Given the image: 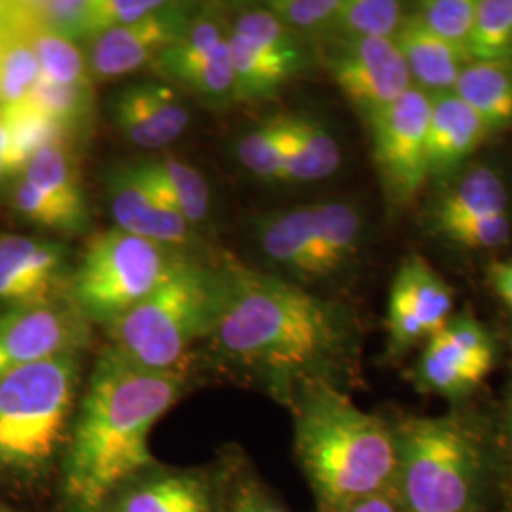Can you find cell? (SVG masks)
<instances>
[{"mask_svg": "<svg viewBox=\"0 0 512 512\" xmlns=\"http://www.w3.org/2000/svg\"><path fill=\"white\" fill-rule=\"evenodd\" d=\"M209 338L283 403L311 382L340 385L359 348L349 308L241 264H230V293Z\"/></svg>", "mask_w": 512, "mask_h": 512, "instance_id": "6da1fadb", "label": "cell"}, {"mask_svg": "<svg viewBox=\"0 0 512 512\" xmlns=\"http://www.w3.org/2000/svg\"><path fill=\"white\" fill-rule=\"evenodd\" d=\"M183 389L181 370H145L110 348L99 357L63 459V488L76 511L101 512L120 486L154 465L150 431Z\"/></svg>", "mask_w": 512, "mask_h": 512, "instance_id": "7a4b0ae2", "label": "cell"}, {"mask_svg": "<svg viewBox=\"0 0 512 512\" xmlns=\"http://www.w3.org/2000/svg\"><path fill=\"white\" fill-rule=\"evenodd\" d=\"M289 404L296 456L321 511L393 495L397 437L384 420L361 410L340 385L330 382L302 385Z\"/></svg>", "mask_w": 512, "mask_h": 512, "instance_id": "3957f363", "label": "cell"}, {"mask_svg": "<svg viewBox=\"0 0 512 512\" xmlns=\"http://www.w3.org/2000/svg\"><path fill=\"white\" fill-rule=\"evenodd\" d=\"M228 293L230 262L211 266L186 255L154 293L107 327L110 349L145 370H181L190 346L217 327Z\"/></svg>", "mask_w": 512, "mask_h": 512, "instance_id": "277c9868", "label": "cell"}, {"mask_svg": "<svg viewBox=\"0 0 512 512\" xmlns=\"http://www.w3.org/2000/svg\"><path fill=\"white\" fill-rule=\"evenodd\" d=\"M393 497L404 512H475L484 452L458 416L408 418L397 429Z\"/></svg>", "mask_w": 512, "mask_h": 512, "instance_id": "5b68a950", "label": "cell"}, {"mask_svg": "<svg viewBox=\"0 0 512 512\" xmlns=\"http://www.w3.org/2000/svg\"><path fill=\"white\" fill-rule=\"evenodd\" d=\"M80 372V353H63L0 378V471L48 467L67 433Z\"/></svg>", "mask_w": 512, "mask_h": 512, "instance_id": "8992f818", "label": "cell"}, {"mask_svg": "<svg viewBox=\"0 0 512 512\" xmlns=\"http://www.w3.org/2000/svg\"><path fill=\"white\" fill-rule=\"evenodd\" d=\"M186 255L116 226L101 232L88 243L71 279L74 308L110 327L154 293Z\"/></svg>", "mask_w": 512, "mask_h": 512, "instance_id": "52a82bcc", "label": "cell"}, {"mask_svg": "<svg viewBox=\"0 0 512 512\" xmlns=\"http://www.w3.org/2000/svg\"><path fill=\"white\" fill-rule=\"evenodd\" d=\"M431 107L433 97L412 88L366 120L380 183L395 205L412 202L431 177L427 152Z\"/></svg>", "mask_w": 512, "mask_h": 512, "instance_id": "ba28073f", "label": "cell"}, {"mask_svg": "<svg viewBox=\"0 0 512 512\" xmlns=\"http://www.w3.org/2000/svg\"><path fill=\"white\" fill-rule=\"evenodd\" d=\"M230 29L232 23L219 8H198L183 37L156 59L152 69L165 82L179 84L211 105L236 101Z\"/></svg>", "mask_w": 512, "mask_h": 512, "instance_id": "9c48e42d", "label": "cell"}, {"mask_svg": "<svg viewBox=\"0 0 512 512\" xmlns=\"http://www.w3.org/2000/svg\"><path fill=\"white\" fill-rule=\"evenodd\" d=\"M323 59L338 90L365 120L414 88L403 54L389 38H329Z\"/></svg>", "mask_w": 512, "mask_h": 512, "instance_id": "30bf717a", "label": "cell"}, {"mask_svg": "<svg viewBox=\"0 0 512 512\" xmlns=\"http://www.w3.org/2000/svg\"><path fill=\"white\" fill-rule=\"evenodd\" d=\"M198 8L192 2H165L148 18L110 29L86 42L84 52L93 82L118 80L154 65L167 48L183 37Z\"/></svg>", "mask_w": 512, "mask_h": 512, "instance_id": "8fae6325", "label": "cell"}, {"mask_svg": "<svg viewBox=\"0 0 512 512\" xmlns=\"http://www.w3.org/2000/svg\"><path fill=\"white\" fill-rule=\"evenodd\" d=\"M90 340V321L57 300L12 308L0 315V378L63 353H80Z\"/></svg>", "mask_w": 512, "mask_h": 512, "instance_id": "7c38bea8", "label": "cell"}, {"mask_svg": "<svg viewBox=\"0 0 512 512\" xmlns=\"http://www.w3.org/2000/svg\"><path fill=\"white\" fill-rule=\"evenodd\" d=\"M494 365L488 332L469 315L450 317L429 338L418 363V382L444 397H461L484 380Z\"/></svg>", "mask_w": 512, "mask_h": 512, "instance_id": "4fadbf2b", "label": "cell"}, {"mask_svg": "<svg viewBox=\"0 0 512 512\" xmlns=\"http://www.w3.org/2000/svg\"><path fill=\"white\" fill-rule=\"evenodd\" d=\"M105 181L118 230L175 249L190 243L192 224L148 177L141 162L110 169Z\"/></svg>", "mask_w": 512, "mask_h": 512, "instance_id": "5bb4252c", "label": "cell"}, {"mask_svg": "<svg viewBox=\"0 0 512 512\" xmlns=\"http://www.w3.org/2000/svg\"><path fill=\"white\" fill-rule=\"evenodd\" d=\"M454 310V291L446 279L418 255L408 256L393 279L387 329L395 351L439 332Z\"/></svg>", "mask_w": 512, "mask_h": 512, "instance_id": "9a60e30c", "label": "cell"}, {"mask_svg": "<svg viewBox=\"0 0 512 512\" xmlns=\"http://www.w3.org/2000/svg\"><path fill=\"white\" fill-rule=\"evenodd\" d=\"M110 122L133 147L160 150L190 126V110L165 80H141L122 86L109 101Z\"/></svg>", "mask_w": 512, "mask_h": 512, "instance_id": "2e32d148", "label": "cell"}, {"mask_svg": "<svg viewBox=\"0 0 512 512\" xmlns=\"http://www.w3.org/2000/svg\"><path fill=\"white\" fill-rule=\"evenodd\" d=\"M219 482L202 469L152 465L120 486L101 512H226Z\"/></svg>", "mask_w": 512, "mask_h": 512, "instance_id": "e0dca14e", "label": "cell"}, {"mask_svg": "<svg viewBox=\"0 0 512 512\" xmlns=\"http://www.w3.org/2000/svg\"><path fill=\"white\" fill-rule=\"evenodd\" d=\"M69 272V249L52 239L0 236V304L12 308L55 302Z\"/></svg>", "mask_w": 512, "mask_h": 512, "instance_id": "ac0fdd59", "label": "cell"}, {"mask_svg": "<svg viewBox=\"0 0 512 512\" xmlns=\"http://www.w3.org/2000/svg\"><path fill=\"white\" fill-rule=\"evenodd\" d=\"M492 131L454 92L433 97L427 152L429 175L446 177L458 169Z\"/></svg>", "mask_w": 512, "mask_h": 512, "instance_id": "d6986e66", "label": "cell"}, {"mask_svg": "<svg viewBox=\"0 0 512 512\" xmlns=\"http://www.w3.org/2000/svg\"><path fill=\"white\" fill-rule=\"evenodd\" d=\"M393 40L406 61L412 86L431 97L454 92L459 76L473 63L465 50L435 37L414 14L406 16Z\"/></svg>", "mask_w": 512, "mask_h": 512, "instance_id": "ffe728a7", "label": "cell"}, {"mask_svg": "<svg viewBox=\"0 0 512 512\" xmlns=\"http://www.w3.org/2000/svg\"><path fill=\"white\" fill-rule=\"evenodd\" d=\"M283 158V181L287 183H315L329 179L342 164L336 139L321 120L306 112H287Z\"/></svg>", "mask_w": 512, "mask_h": 512, "instance_id": "44dd1931", "label": "cell"}, {"mask_svg": "<svg viewBox=\"0 0 512 512\" xmlns=\"http://www.w3.org/2000/svg\"><path fill=\"white\" fill-rule=\"evenodd\" d=\"M256 241L264 256L294 277H317L311 207L275 211L256 220Z\"/></svg>", "mask_w": 512, "mask_h": 512, "instance_id": "7402d4cb", "label": "cell"}, {"mask_svg": "<svg viewBox=\"0 0 512 512\" xmlns=\"http://www.w3.org/2000/svg\"><path fill=\"white\" fill-rule=\"evenodd\" d=\"M21 175L67 209L74 219L88 228L92 226L80 167L69 139H54L37 150Z\"/></svg>", "mask_w": 512, "mask_h": 512, "instance_id": "603a6c76", "label": "cell"}, {"mask_svg": "<svg viewBox=\"0 0 512 512\" xmlns=\"http://www.w3.org/2000/svg\"><path fill=\"white\" fill-rule=\"evenodd\" d=\"M14 6L19 25L37 55L40 78L63 86L95 88L84 48L69 38L40 27L31 18L25 2H16Z\"/></svg>", "mask_w": 512, "mask_h": 512, "instance_id": "cb8c5ba5", "label": "cell"}, {"mask_svg": "<svg viewBox=\"0 0 512 512\" xmlns=\"http://www.w3.org/2000/svg\"><path fill=\"white\" fill-rule=\"evenodd\" d=\"M313 256L317 277L334 274L355 253L361 238V215L346 202L311 205Z\"/></svg>", "mask_w": 512, "mask_h": 512, "instance_id": "d4e9b609", "label": "cell"}, {"mask_svg": "<svg viewBox=\"0 0 512 512\" xmlns=\"http://www.w3.org/2000/svg\"><path fill=\"white\" fill-rule=\"evenodd\" d=\"M490 131L512 126L511 63H471L454 88Z\"/></svg>", "mask_w": 512, "mask_h": 512, "instance_id": "484cf974", "label": "cell"}, {"mask_svg": "<svg viewBox=\"0 0 512 512\" xmlns=\"http://www.w3.org/2000/svg\"><path fill=\"white\" fill-rule=\"evenodd\" d=\"M230 50L234 63V97L236 101H264L274 97L291 78L296 76L291 67L264 52L251 40L230 29Z\"/></svg>", "mask_w": 512, "mask_h": 512, "instance_id": "4316f807", "label": "cell"}, {"mask_svg": "<svg viewBox=\"0 0 512 512\" xmlns=\"http://www.w3.org/2000/svg\"><path fill=\"white\" fill-rule=\"evenodd\" d=\"M505 184L488 167H476L454 184L433 207V222L507 213Z\"/></svg>", "mask_w": 512, "mask_h": 512, "instance_id": "83f0119b", "label": "cell"}, {"mask_svg": "<svg viewBox=\"0 0 512 512\" xmlns=\"http://www.w3.org/2000/svg\"><path fill=\"white\" fill-rule=\"evenodd\" d=\"M141 165L148 177L167 196V200L183 213L184 219L192 226L207 219L211 192L198 169L175 158L173 154H164L158 160H145Z\"/></svg>", "mask_w": 512, "mask_h": 512, "instance_id": "f1b7e54d", "label": "cell"}, {"mask_svg": "<svg viewBox=\"0 0 512 512\" xmlns=\"http://www.w3.org/2000/svg\"><path fill=\"white\" fill-rule=\"evenodd\" d=\"M232 31L251 40L264 52L274 55L275 59L291 67L296 74L304 73L310 65L308 40L287 29L266 8L243 10L232 21Z\"/></svg>", "mask_w": 512, "mask_h": 512, "instance_id": "f546056e", "label": "cell"}, {"mask_svg": "<svg viewBox=\"0 0 512 512\" xmlns=\"http://www.w3.org/2000/svg\"><path fill=\"white\" fill-rule=\"evenodd\" d=\"M29 103H33L65 139L92 128L95 88L63 86L40 78Z\"/></svg>", "mask_w": 512, "mask_h": 512, "instance_id": "4dcf8cb0", "label": "cell"}, {"mask_svg": "<svg viewBox=\"0 0 512 512\" xmlns=\"http://www.w3.org/2000/svg\"><path fill=\"white\" fill-rule=\"evenodd\" d=\"M285 131L287 112L274 114L258 122L255 128L245 131L236 143V154L241 165L266 183L283 181Z\"/></svg>", "mask_w": 512, "mask_h": 512, "instance_id": "1f68e13d", "label": "cell"}, {"mask_svg": "<svg viewBox=\"0 0 512 512\" xmlns=\"http://www.w3.org/2000/svg\"><path fill=\"white\" fill-rule=\"evenodd\" d=\"M406 16L403 4L395 0H342L330 38L393 40Z\"/></svg>", "mask_w": 512, "mask_h": 512, "instance_id": "d6a6232c", "label": "cell"}, {"mask_svg": "<svg viewBox=\"0 0 512 512\" xmlns=\"http://www.w3.org/2000/svg\"><path fill=\"white\" fill-rule=\"evenodd\" d=\"M469 55L473 63H511L512 0H478Z\"/></svg>", "mask_w": 512, "mask_h": 512, "instance_id": "836d02e7", "label": "cell"}, {"mask_svg": "<svg viewBox=\"0 0 512 512\" xmlns=\"http://www.w3.org/2000/svg\"><path fill=\"white\" fill-rule=\"evenodd\" d=\"M476 12L478 0H427L420 2L412 14L435 37L469 54Z\"/></svg>", "mask_w": 512, "mask_h": 512, "instance_id": "e575fe53", "label": "cell"}, {"mask_svg": "<svg viewBox=\"0 0 512 512\" xmlns=\"http://www.w3.org/2000/svg\"><path fill=\"white\" fill-rule=\"evenodd\" d=\"M342 0H272L266 10L304 40L332 37Z\"/></svg>", "mask_w": 512, "mask_h": 512, "instance_id": "d590c367", "label": "cell"}, {"mask_svg": "<svg viewBox=\"0 0 512 512\" xmlns=\"http://www.w3.org/2000/svg\"><path fill=\"white\" fill-rule=\"evenodd\" d=\"M12 207L21 219L35 224L38 228L61 232V234H86L90 228L63 209L59 203L46 196L40 188L23 175L18 177L12 190Z\"/></svg>", "mask_w": 512, "mask_h": 512, "instance_id": "8d00e7d4", "label": "cell"}, {"mask_svg": "<svg viewBox=\"0 0 512 512\" xmlns=\"http://www.w3.org/2000/svg\"><path fill=\"white\" fill-rule=\"evenodd\" d=\"M433 224L439 230L440 236L469 249H494L505 245L511 239L509 213L439 220Z\"/></svg>", "mask_w": 512, "mask_h": 512, "instance_id": "74e56055", "label": "cell"}, {"mask_svg": "<svg viewBox=\"0 0 512 512\" xmlns=\"http://www.w3.org/2000/svg\"><path fill=\"white\" fill-rule=\"evenodd\" d=\"M164 0H90L88 31L90 38L99 37L110 29L124 27L148 18L164 6Z\"/></svg>", "mask_w": 512, "mask_h": 512, "instance_id": "f35d334b", "label": "cell"}, {"mask_svg": "<svg viewBox=\"0 0 512 512\" xmlns=\"http://www.w3.org/2000/svg\"><path fill=\"white\" fill-rule=\"evenodd\" d=\"M226 512H289L281 507L272 494H268L258 482H243L228 499Z\"/></svg>", "mask_w": 512, "mask_h": 512, "instance_id": "ab89813d", "label": "cell"}, {"mask_svg": "<svg viewBox=\"0 0 512 512\" xmlns=\"http://www.w3.org/2000/svg\"><path fill=\"white\" fill-rule=\"evenodd\" d=\"M0 160L16 165L21 173L27 167V158L18 145L12 114L4 107H0Z\"/></svg>", "mask_w": 512, "mask_h": 512, "instance_id": "60d3db41", "label": "cell"}, {"mask_svg": "<svg viewBox=\"0 0 512 512\" xmlns=\"http://www.w3.org/2000/svg\"><path fill=\"white\" fill-rule=\"evenodd\" d=\"M336 512H404L393 495H376L351 503L348 507Z\"/></svg>", "mask_w": 512, "mask_h": 512, "instance_id": "b9f144b4", "label": "cell"}, {"mask_svg": "<svg viewBox=\"0 0 512 512\" xmlns=\"http://www.w3.org/2000/svg\"><path fill=\"white\" fill-rule=\"evenodd\" d=\"M490 281L497 294L512 308V260L495 262L490 270Z\"/></svg>", "mask_w": 512, "mask_h": 512, "instance_id": "7bdbcfd3", "label": "cell"}, {"mask_svg": "<svg viewBox=\"0 0 512 512\" xmlns=\"http://www.w3.org/2000/svg\"><path fill=\"white\" fill-rule=\"evenodd\" d=\"M21 177V171L14 164L6 162V160H0V184L10 181V179H16Z\"/></svg>", "mask_w": 512, "mask_h": 512, "instance_id": "ee69618b", "label": "cell"}, {"mask_svg": "<svg viewBox=\"0 0 512 512\" xmlns=\"http://www.w3.org/2000/svg\"><path fill=\"white\" fill-rule=\"evenodd\" d=\"M507 423H509V433H511L512 439V384L511 393H509V410H507Z\"/></svg>", "mask_w": 512, "mask_h": 512, "instance_id": "f6af8a7d", "label": "cell"}, {"mask_svg": "<svg viewBox=\"0 0 512 512\" xmlns=\"http://www.w3.org/2000/svg\"><path fill=\"white\" fill-rule=\"evenodd\" d=\"M0 512H10V511H8V509H2V507H0Z\"/></svg>", "mask_w": 512, "mask_h": 512, "instance_id": "bcb514c9", "label": "cell"}]
</instances>
